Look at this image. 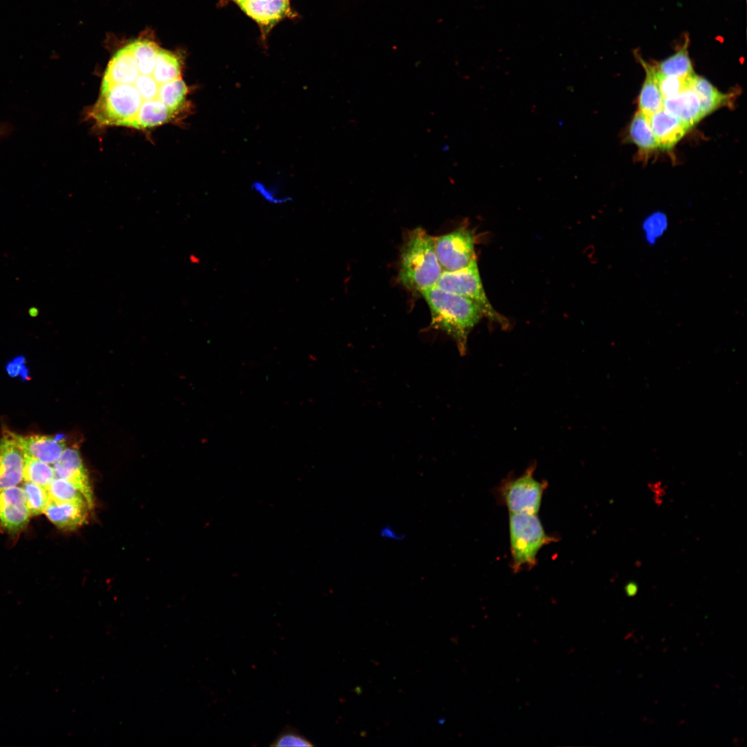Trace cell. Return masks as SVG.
<instances>
[{"instance_id": "4316f807", "label": "cell", "mask_w": 747, "mask_h": 747, "mask_svg": "<svg viewBox=\"0 0 747 747\" xmlns=\"http://www.w3.org/2000/svg\"><path fill=\"white\" fill-rule=\"evenodd\" d=\"M273 747L302 746L312 747L313 744L293 727L287 726L270 744Z\"/></svg>"}, {"instance_id": "8fae6325", "label": "cell", "mask_w": 747, "mask_h": 747, "mask_svg": "<svg viewBox=\"0 0 747 747\" xmlns=\"http://www.w3.org/2000/svg\"><path fill=\"white\" fill-rule=\"evenodd\" d=\"M23 453L48 464H53L65 449L63 437L44 435L21 436L10 432Z\"/></svg>"}, {"instance_id": "4fadbf2b", "label": "cell", "mask_w": 747, "mask_h": 747, "mask_svg": "<svg viewBox=\"0 0 747 747\" xmlns=\"http://www.w3.org/2000/svg\"><path fill=\"white\" fill-rule=\"evenodd\" d=\"M663 109L681 120L688 129L703 118L699 99L690 86L674 96L664 98Z\"/></svg>"}, {"instance_id": "9a60e30c", "label": "cell", "mask_w": 747, "mask_h": 747, "mask_svg": "<svg viewBox=\"0 0 747 747\" xmlns=\"http://www.w3.org/2000/svg\"><path fill=\"white\" fill-rule=\"evenodd\" d=\"M138 75L136 61L127 45L117 51L110 60L102 84H128Z\"/></svg>"}, {"instance_id": "603a6c76", "label": "cell", "mask_w": 747, "mask_h": 747, "mask_svg": "<svg viewBox=\"0 0 747 747\" xmlns=\"http://www.w3.org/2000/svg\"><path fill=\"white\" fill-rule=\"evenodd\" d=\"M46 490L50 500L87 504L86 499L80 490L72 483L65 479L55 477L46 487Z\"/></svg>"}, {"instance_id": "6da1fadb", "label": "cell", "mask_w": 747, "mask_h": 747, "mask_svg": "<svg viewBox=\"0 0 747 747\" xmlns=\"http://www.w3.org/2000/svg\"><path fill=\"white\" fill-rule=\"evenodd\" d=\"M421 295L430 308L432 326L449 335L456 342L460 354H465L468 335L484 316L479 306L436 286Z\"/></svg>"}, {"instance_id": "f1b7e54d", "label": "cell", "mask_w": 747, "mask_h": 747, "mask_svg": "<svg viewBox=\"0 0 747 747\" xmlns=\"http://www.w3.org/2000/svg\"><path fill=\"white\" fill-rule=\"evenodd\" d=\"M252 188L255 189V190L256 192L259 193V194H261V196L266 201H268L269 203H271L281 204V203H286L287 201H289L292 200V199L290 198V197H277V196H276L275 195V193L273 191L268 190L266 187H265L260 183H254L253 186H252Z\"/></svg>"}, {"instance_id": "2e32d148", "label": "cell", "mask_w": 747, "mask_h": 747, "mask_svg": "<svg viewBox=\"0 0 747 747\" xmlns=\"http://www.w3.org/2000/svg\"><path fill=\"white\" fill-rule=\"evenodd\" d=\"M645 71V80L638 97L639 111L647 116L661 111L663 108V98L658 88L653 66L636 55Z\"/></svg>"}, {"instance_id": "484cf974", "label": "cell", "mask_w": 747, "mask_h": 747, "mask_svg": "<svg viewBox=\"0 0 747 747\" xmlns=\"http://www.w3.org/2000/svg\"><path fill=\"white\" fill-rule=\"evenodd\" d=\"M667 228L666 216L660 212L649 215L643 221V230L647 241L654 243L665 232Z\"/></svg>"}, {"instance_id": "d4e9b609", "label": "cell", "mask_w": 747, "mask_h": 747, "mask_svg": "<svg viewBox=\"0 0 747 747\" xmlns=\"http://www.w3.org/2000/svg\"><path fill=\"white\" fill-rule=\"evenodd\" d=\"M128 84H131L138 92L142 101V106L150 101L163 102L161 100V91L164 84L159 83L155 79L153 72L150 74H144L139 72L137 77Z\"/></svg>"}, {"instance_id": "52a82bcc", "label": "cell", "mask_w": 747, "mask_h": 747, "mask_svg": "<svg viewBox=\"0 0 747 747\" xmlns=\"http://www.w3.org/2000/svg\"><path fill=\"white\" fill-rule=\"evenodd\" d=\"M30 514L24 493L19 486L0 489V527L10 533L22 531Z\"/></svg>"}, {"instance_id": "ac0fdd59", "label": "cell", "mask_w": 747, "mask_h": 747, "mask_svg": "<svg viewBox=\"0 0 747 747\" xmlns=\"http://www.w3.org/2000/svg\"><path fill=\"white\" fill-rule=\"evenodd\" d=\"M689 86L699 99L703 118L730 100L728 95L721 93L706 79L695 74L690 77Z\"/></svg>"}, {"instance_id": "8992f818", "label": "cell", "mask_w": 747, "mask_h": 747, "mask_svg": "<svg viewBox=\"0 0 747 747\" xmlns=\"http://www.w3.org/2000/svg\"><path fill=\"white\" fill-rule=\"evenodd\" d=\"M434 244L443 271L463 268L476 259L475 236L465 227L434 238Z\"/></svg>"}, {"instance_id": "ffe728a7", "label": "cell", "mask_w": 747, "mask_h": 747, "mask_svg": "<svg viewBox=\"0 0 747 747\" xmlns=\"http://www.w3.org/2000/svg\"><path fill=\"white\" fill-rule=\"evenodd\" d=\"M181 64L174 53L159 48L157 53L153 75L161 84L182 78Z\"/></svg>"}, {"instance_id": "e0dca14e", "label": "cell", "mask_w": 747, "mask_h": 747, "mask_svg": "<svg viewBox=\"0 0 747 747\" xmlns=\"http://www.w3.org/2000/svg\"><path fill=\"white\" fill-rule=\"evenodd\" d=\"M690 38L686 36L682 46L675 53L652 66L655 72L665 76L687 78L694 73L689 56Z\"/></svg>"}, {"instance_id": "83f0119b", "label": "cell", "mask_w": 747, "mask_h": 747, "mask_svg": "<svg viewBox=\"0 0 747 747\" xmlns=\"http://www.w3.org/2000/svg\"><path fill=\"white\" fill-rule=\"evenodd\" d=\"M655 72V71H654ZM656 82L663 99L676 95L689 86L690 78L661 75L655 72Z\"/></svg>"}, {"instance_id": "9c48e42d", "label": "cell", "mask_w": 747, "mask_h": 747, "mask_svg": "<svg viewBox=\"0 0 747 747\" xmlns=\"http://www.w3.org/2000/svg\"><path fill=\"white\" fill-rule=\"evenodd\" d=\"M53 465L55 477L65 479L72 483L83 495L90 509H92L94 504L93 490L78 451L74 448H65Z\"/></svg>"}, {"instance_id": "cb8c5ba5", "label": "cell", "mask_w": 747, "mask_h": 747, "mask_svg": "<svg viewBox=\"0 0 747 747\" xmlns=\"http://www.w3.org/2000/svg\"><path fill=\"white\" fill-rule=\"evenodd\" d=\"M30 515L43 514L50 501L46 488L30 481L21 486Z\"/></svg>"}, {"instance_id": "5bb4252c", "label": "cell", "mask_w": 747, "mask_h": 747, "mask_svg": "<svg viewBox=\"0 0 747 747\" xmlns=\"http://www.w3.org/2000/svg\"><path fill=\"white\" fill-rule=\"evenodd\" d=\"M649 120L658 147L662 149L672 148L688 129L681 120L663 109L649 116Z\"/></svg>"}, {"instance_id": "f546056e", "label": "cell", "mask_w": 747, "mask_h": 747, "mask_svg": "<svg viewBox=\"0 0 747 747\" xmlns=\"http://www.w3.org/2000/svg\"><path fill=\"white\" fill-rule=\"evenodd\" d=\"M379 535L382 538L399 541L404 538V535L398 532L394 527L390 525H385L380 528L379 531Z\"/></svg>"}, {"instance_id": "4dcf8cb0", "label": "cell", "mask_w": 747, "mask_h": 747, "mask_svg": "<svg viewBox=\"0 0 747 747\" xmlns=\"http://www.w3.org/2000/svg\"><path fill=\"white\" fill-rule=\"evenodd\" d=\"M29 313L31 316H35L38 313V309L35 308H30Z\"/></svg>"}, {"instance_id": "5b68a950", "label": "cell", "mask_w": 747, "mask_h": 747, "mask_svg": "<svg viewBox=\"0 0 747 747\" xmlns=\"http://www.w3.org/2000/svg\"><path fill=\"white\" fill-rule=\"evenodd\" d=\"M531 466L521 476L507 479L498 487V495L509 513L537 514L547 483L534 478Z\"/></svg>"}, {"instance_id": "7c38bea8", "label": "cell", "mask_w": 747, "mask_h": 747, "mask_svg": "<svg viewBox=\"0 0 747 747\" xmlns=\"http://www.w3.org/2000/svg\"><path fill=\"white\" fill-rule=\"evenodd\" d=\"M89 509L86 503L50 500L44 514L59 529L73 531L85 524Z\"/></svg>"}, {"instance_id": "277c9868", "label": "cell", "mask_w": 747, "mask_h": 747, "mask_svg": "<svg viewBox=\"0 0 747 747\" xmlns=\"http://www.w3.org/2000/svg\"><path fill=\"white\" fill-rule=\"evenodd\" d=\"M440 289L467 298L477 304L484 317L504 329L508 320L499 313L486 296L479 272L477 259L467 266L454 271H443L436 285Z\"/></svg>"}, {"instance_id": "30bf717a", "label": "cell", "mask_w": 747, "mask_h": 747, "mask_svg": "<svg viewBox=\"0 0 747 747\" xmlns=\"http://www.w3.org/2000/svg\"><path fill=\"white\" fill-rule=\"evenodd\" d=\"M24 480V453L10 432L0 441V489L18 486Z\"/></svg>"}, {"instance_id": "d6986e66", "label": "cell", "mask_w": 747, "mask_h": 747, "mask_svg": "<svg viewBox=\"0 0 747 747\" xmlns=\"http://www.w3.org/2000/svg\"><path fill=\"white\" fill-rule=\"evenodd\" d=\"M629 133L631 141L643 153L649 154L658 148L649 117L639 111L631 120Z\"/></svg>"}, {"instance_id": "7a4b0ae2", "label": "cell", "mask_w": 747, "mask_h": 747, "mask_svg": "<svg viewBox=\"0 0 747 747\" xmlns=\"http://www.w3.org/2000/svg\"><path fill=\"white\" fill-rule=\"evenodd\" d=\"M399 265V281L409 290L421 294L435 286L443 269L436 254L434 238L422 228L411 230L403 244Z\"/></svg>"}, {"instance_id": "ba28073f", "label": "cell", "mask_w": 747, "mask_h": 747, "mask_svg": "<svg viewBox=\"0 0 747 747\" xmlns=\"http://www.w3.org/2000/svg\"><path fill=\"white\" fill-rule=\"evenodd\" d=\"M237 4L258 24L264 36L278 22L293 16L289 0H241Z\"/></svg>"}, {"instance_id": "7402d4cb", "label": "cell", "mask_w": 747, "mask_h": 747, "mask_svg": "<svg viewBox=\"0 0 747 747\" xmlns=\"http://www.w3.org/2000/svg\"><path fill=\"white\" fill-rule=\"evenodd\" d=\"M53 466L24 453V481L46 488L55 479Z\"/></svg>"}, {"instance_id": "3957f363", "label": "cell", "mask_w": 747, "mask_h": 747, "mask_svg": "<svg viewBox=\"0 0 747 747\" xmlns=\"http://www.w3.org/2000/svg\"><path fill=\"white\" fill-rule=\"evenodd\" d=\"M537 515L509 513L511 566L514 572L534 566L540 550L555 541L554 536L546 533Z\"/></svg>"}, {"instance_id": "44dd1931", "label": "cell", "mask_w": 747, "mask_h": 747, "mask_svg": "<svg viewBox=\"0 0 747 747\" xmlns=\"http://www.w3.org/2000/svg\"><path fill=\"white\" fill-rule=\"evenodd\" d=\"M134 57L139 72L150 74L154 69L158 46L147 39H138L127 45Z\"/></svg>"}]
</instances>
